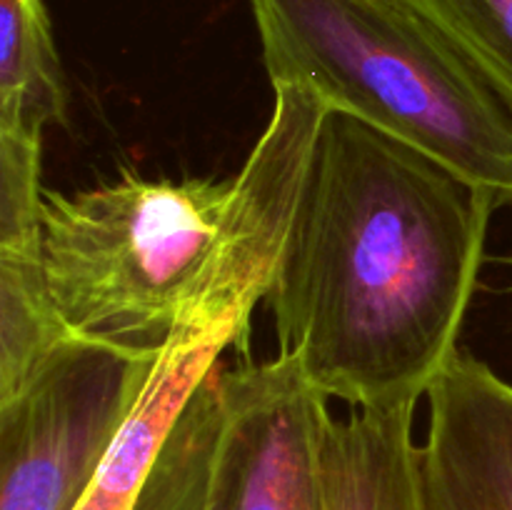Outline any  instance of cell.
Segmentation results:
<instances>
[{
  "instance_id": "6da1fadb",
  "label": "cell",
  "mask_w": 512,
  "mask_h": 510,
  "mask_svg": "<svg viewBox=\"0 0 512 510\" xmlns=\"http://www.w3.org/2000/svg\"><path fill=\"white\" fill-rule=\"evenodd\" d=\"M495 210L438 160L328 110L265 298L278 353L350 410L418 408L460 353Z\"/></svg>"
},
{
  "instance_id": "7a4b0ae2",
  "label": "cell",
  "mask_w": 512,
  "mask_h": 510,
  "mask_svg": "<svg viewBox=\"0 0 512 510\" xmlns=\"http://www.w3.org/2000/svg\"><path fill=\"white\" fill-rule=\"evenodd\" d=\"M273 113L233 178H145L45 190L40 260L65 330L160 348L233 325L250 338L268 298L328 105L275 85Z\"/></svg>"
},
{
  "instance_id": "3957f363",
  "label": "cell",
  "mask_w": 512,
  "mask_h": 510,
  "mask_svg": "<svg viewBox=\"0 0 512 510\" xmlns=\"http://www.w3.org/2000/svg\"><path fill=\"white\" fill-rule=\"evenodd\" d=\"M270 85H303L512 208V108L410 0H250Z\"/></svg>"
},
{
  "instance_id": "277c9868",
  "label": "cell",
  "mask_w": 512,
  "mask_h": 510,
  "mask_svg": "<svg viewBox=\"0 0 512 510\" xmlns=\"http://www.w3.org/2000/svg\"><path fill=\"white\" fill-rule=\"evenodd\" d=\"M160 350L70 333L0 398V510H78Z\"/></svg>"
},
{
  "instance_id": "5b68a950",
  "label": "cell",
  "mask_w": 512,
  "mask_h": 510,
  "mask_svg": "<svg viewBox=\"0 0 512 510\" xmlns=\"http://www.w3.org/2000/svg\"><path fill=\"white\" fill-rule=\"evenodd\" d=\"M208 418L200 510H325L320 450L330 423L298 358L215 363L198 385Z\"/></svg>"
},
{
  "instance_id": "8992f818",
  "label": "cell",
  "mask_w": 512,
  "mask_h": 510,
  "mask_svg": "<svg viewBox=\"0 0 512 510\" xmlns=\"http://www.w3.org/2000/svg\"><path fill=\"white\" fill-rule=\"evenodd\" d=\"M423 510H512V383L460 350L428 390Z\"/></svg>"
},
{
  "instance_id": "52a82bcc",
  "label": "cell",
  "mask_w": 512,
  "mask_h": 510,
  "mask_svg": "<svg viewBox=\"0 0 512 510\" xmlns=\"http://www.w3.org/2000/svg\"><path fill=\"white\" fill-rule=\"evenodd\" d=\"M228 348L248 355L250 338L233 325L175 333L160 350L158 365L138 405L110 445L78 510H133L150 468L200 380Z\"/></svg>"
},
{
  "instance_id": "ba28073f",
  "label": "cell",
  "mask_w": 512,
  "mask_h": 510,
  "mask_svg": "<svg viewBox=\"0 0 512 510\" xmlns=\"http://www.w3.org/2000/svg\"><path fill=\"white\" fill-rule=\"evenodd\" d=\"M415 408L330 418L320 450L325 510H423Z\"/></svg>"
},
{
  "instance_id": "9c48e42d",
  "label": "cell",
  "mask_w": 512,
  "mask_h": 510,
  "mask_svg": "<svg viewBox=\"0 0 512 510\" xmlns=\"http://www.w3.org/2000/svg\"><path fill=\"white\" fill-rule=\"evenodd\" d=\"M68 118V88L45 0H0V143L43 148Z\"/></svg>"
},
{
  "instance_id": "30bf717a",
  "label": "cell",
  "mask_w": 512,
  "mask_h": 510,
  "mask_svg": "<svg viewBox=\"0 0 512 510\" xmlns=\"http://www.w3.org/2000/svg\"><path fill=\"white\" fill-rule=\"evenodd\" d=\"M512 108V0H410Z\"/></svg>"
}]
</instances>
